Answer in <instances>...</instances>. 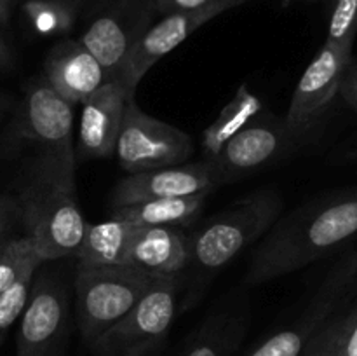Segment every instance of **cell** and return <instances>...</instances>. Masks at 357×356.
I'll return each mask as SVG.
<instances>
[{
    "label": "cell",
    "instance_id": "4fadbf2b",
    "mask_svg": "<svg viewBox=\"0 0 357 356\" xmlns=\"http://www.w3.org/2000/svg\"><path fill=\"white\" fill-rule=\"evenodd\" d=\"M218 14L222 13L216 9L199 10V13L159 14V20H153L136 40L119 80L122 87L131 96H135L138 84L160 58L183 44L197 28H201Z\"/></svg>",
    "mask_w": 357,
    "mask_h": 356
},
{
    "label": "cell",
    "instance_id": "7c38bea8",
    "mask_svg": "<svg viewBox=\"0 0 357 356\" xmlns=\"http://www.w3.org/2000/svg\"><path fill=\"white\" fill-rule=\"evenodd\" d=\"M73 107L75 105L63 98L44 73L33 77L14 117V138L35 143L40 152L75 154Z\"/></svg>",
    "mask_w": 357,
    "mask_h": 356
},
{
    "label": "cell",
    "instance_id": "ffe728a7",
    "mask_svg": "<svg viewBox=\"0 0 357 356\" xmlns=\"http://www.w3.org/2000/svg\"><path fill=\"white\" fill-rule=\"evenodd\" d=\"M264 110V100L255 94L248 84H241L232 100L222 108L218 117L202 133V150L206 161L215 159L223 145Z\"/></svg>",
    "mask_w": 357,
    "mask_h": 356
},
{
    "label": "cell",
    "instance_id": "f546056e",
    "mask_svg": "<svg viewBox=\"0 0 357 356\" xmlns=\"http://www.w3.org/2000/svg\"><path fill=\"white\" fill-rule=\"evenodd\" d=\"M16 218H20L16 199L9 198V195H0V239H3Z\"/></svg>",
    "mask_w": 357,
    "mask_h": 356
},
{
    "label": "cell",
    "instance_id": "1f68e13d",
    "mask_svg": "<svg viewBox=\"0 0 357 356\" xmlns=\"http://www.w3.org/2000/svg\"><path fill=\"white\" fill-rule=\"evenodd\" d=\"M14 3H16V0H0V24H6L9 21Z\"/></svg>",
    "mask_w": 357,
    "mask_h": 356
},
{
    "label": "cell",
    "instance_id": "4316f807",
    "mask_svg": "<svg viewBox=\"0 0 357 356\" xmlns=\"http://www.w3.org/2000/svg\"><path fill=\"white\" fill-rule=\"evenodd\" d=\"M157 14L167 13H199V10L216 9L220 13H225V0H153Z\"/></svg>",
    "mask_w": 357,
    "mask_h": 356
},
{
    "label": "cell",
    "instance_id": "5bb4252c",
    "mask_svg": "<svg viewBox=\"0 0 357 356\" xmlns=\"http://www.w3.org/2000/svg\"><path fill=\"white\" fill-rule=\"evenodd\" d=\"M131 94L121 82L105 84L80 103L75 159H105L115 154L119 133Z\"/></svg>",
    "mask_w": 357,
    "mask_h": 356
},
{
    "label": "cell",
    "instance_id": "3957f363",
    "mask_svg": "<svg viewBox=\"0 0 357 356\" xmlns=\"http://www.w3.org/2000/svg\"><path fill=\"white\" fill-rule=\"evenodd\" d=\"M281 209V194L274 188H261L234 202L194 234H188V271L194 279L183 300V311L195 306L208 283L220 271L265 236L279 218Z\"/></svg>",
    "mask_w": 357,
    "mask_h": 356
},
{
    "label": "cell",
    "instance_id": "7a4b0ae2",
    "mask_svg": "<svg viewBox=\"0 0 357 356\" xmlns=\"http://www.w3.org/2000/svg\"><path fill=\"white\" fill-rule=\"evenodd\" d=\"M75 154L40 152L16 198L24 234L45 262L75 257L87 220L75 194Z\"/></svg>",
    "mask_w": 357,
    "mask_h": 356
},
{
    "label": "cell",
    "instance_id": "9a60e30c",
    "mask_svg": "<svg viewBox=\"0 0 357 356\" xmlns=\"http://www.w3.org/2000/svg\"><path fill=\"white\" fill-rule=\"evenodd\" d=\"M218 187L209 161L183 163L157 170L129 173L114 188V206H126L132 202L155 198H180L201 192H211Z\"/></svg>",
    "mask_w": 357,
    "mask_h": 356
},
{
    "label": "cell",
    "instance_id": "d6a6232c",
    "mask_svg": "<svg viewBox=\"0 0 357 356\" xmlns=\"http://www.w3.org/2000/svg\"><path fill=\"white\" fill-rule=\"evenodd\" d=\"M9 103H10L9 96H6V94H3V93H0V114L7 110V107H9Z\"/></svg>",
    "mask_w": 357,
    "mask_h": 356
},
{
    "label": "cell",
    "instance_id": "ac0fdd59",
    "mask_svg": "<svg viewBox=\"0 0 357 356\" xmlns=\"http://www.w3.org/2000/svg\"><path fill=\"white\" fill-rule=\"evenodd\" d=\"M208 192L180 198H155L132 202L126 206H114V218L128 220L139 227H185L190 225L202 212Z\"/></svg>",
    "mask_w": 357,
    "mask_h": 356
},
{
    "label": "cell",
    "instance_id": "603a6c76",
    "mask_svg": "<svg viewBox=\"0 0 357 356\" xmlns=\"http://www.w3.org/2000/svg\"><path fill=\"white\" fill-rule=\"evenodd\" d=\"M42 264L44 260L38 257L26 234L0 239V293L9 288L24 271L30 267H40Z\"/></svg>",
    "mask_w": 357,
    "mask_h": 356
},
{
    "label": "cell",
    "instance_id": "4dcf8cb0",
    "mask_svg": "<svg viewBox=\"0 0 357 356\" xmlns=\"http://www.w3.org/2000/svg\"><path fill=\"white\" fill-rule=\"evenodd\" d=\"M14 65V52L10 45L7 44L6 37L0 31V68H13Z\"/></svg>",
    "mask_w": 357,
    "mask_h": 356
},
{
    "label": "cell",
    "instance_id": "83f0119b",
    "mask_svg": "<svg viewBox=\"0 0 357 356\" xmlns=\"http://www.w3.org/2000/svg\"><path fill=\"white\" fill-rule=\"evenodd\" d=\"M338 356H357V302L356 306H351L349 323L344 337H342Z\"/></svg>",
    "mask_w": 357,
    "mask_h": 356
},
{
    "label": "cell",
    "instance_id": "8fae6325",
    "mask_svg": "<svg viewBox=\"0 0 357 356\" xmlns=\"http://www.w3.org/2000/svg\"><path fill=\"white\" fill-rule=\"evenodd\" d=\"M153 0H114L98 10L79 38L119 82L136 40L155 16Z\"/></svg>",
    "mask_w": 357,
    "mask_h": 356
},
{
    "label": "cell",
    "instance_id": "ba28073f",
    "mask_svg": "<svg viewBox=\"0 0 357 356\" xmlns=\"http://www.w3.org/2000/svg\"><path fill=\"white\" fill-rule=\"evenodd\" d=\"M357 251L351 250L331 267L302 314L265 339L248 356H300L316 332L351 300L357 281Z\"/></svg>",
    "mask_w": 357,
    "mask_h": 356
},
{
    "label": "cell",
    "instance_id": "7402d4cb",
    "mask_svg": "<svg viewBox=\"0 0 357 356\" xmlns=\"http://www.w3.org/2000/svg\"><path fill=\"white\" fill-rule=\"evenodd\" d=\"M79 7L68 0H24L23 14L40 37L66 35L73 28Z\"/></svg>",
    "mask_w": 357,
    "mask_h": 356
},
{
    "label": "cell",
    "instance_id": "30bf717a",
    "mask_svg": "<svg viewBox=\"0 0 357 356\" xmlns=\"http://www.w3.org/2000/svg\"><path fill=\"white\" fill-rule=\"evenodd\" d=\"M352 52L324 42L295 87L286 117L282 119L293 138L302 145L321 124L335 98L340 94L345 70Z\"/></svg>",
    "mask_w": 357,
    "mask_h": 356
},
{
    "label": "cell",
    "instance_id": "5b68a950",
    "mask_svg": "<svg viewBox=\"0 0 357 356\" xmlns=\"http://www.w3.org/2000/svg\"><path fill=\"white\" fill-rule=\"evenodd\" d=\"M180 276H157L143 299L91 348L93 356H152L167 339L178 314Z\"/></svg>",
    "mask_w": 357,
    "mask_h": 356
},
{
    "label": "cell",
    "instance_id": "e575fe53",
    "mask_svg": "<svg viewBox=\"0 0 357 356\" xmlns=\"http://www.w3.org/2000/svg\"><path fill=\"white\" fill-rule=\"evenodd\" d=\"M243 2H246V0H225V3H227V7H236V6H239V3H243Z\"/></svg>",
    "mask_w": 357,
    "mask_h": 356
},
{
    "label": "cell",
    "instance_id": "8992f818",
    "mask_svg": "<svg viewBox=\"0 0 357 356\" xmlns=\"http://www.w3.org/2000/svg\"><path fill=\"white\" fill-rule=\"evenodd\" d=\"M192 152L194 142L188 133L143 112L135 98L128 101L114 154L122 170L142 173L183 164Z\"/></svg>",
    "mask_w": 357,
    "mask_h": 356
},
{
    "label": "cell",
    "instance_id": "f1b7e54d",
    "mask_svg": "<svg viewBox=\"0 0 357 356\" xmlns=\"http://www.w3.org/2000/svg\"><path fill=\"white\" fill-rule=\"evenodd\" d=\"M340 94L349 107L357 114V63H351L349 68L345 70L344 79L340 84Z\"/></svg>",
    "mask_w": 357,
    "mask_h": 356
},
{
    "label": "cell",
    "instance_id": "277c9868",
    "mask_svg": "<svg viewBox=\"0 0 357 356\" xmlns=\"http://www.w3.org/2000/svg\"><path fill=\"white\" fill-rule=\"evenodd\" d=\"M157 276L131 264H77V323L87 346L117 323L143 299Z\"/></svg>",
    "mask_w": 357,
    "mask_h": 356
},
{
    "label": "cell",
    "instance_id": "d4e9b609",
    "mask_svg": "<svg viewBox=\"0 0 357 356\" xmlns=\"http://www.w3.org/2000/svg\"><path fill=\"white\" fill-rule=\"evenodd\" d=\"M357 35V0H333L330 23H328V44L352 52Z\"/></svg>",
    "mask_w": 357,
    "mask_h": 356
},
{
    "label": "cell",
    "instance_id": "d590c367",
    "mask_svg": "<svg viewBox=\"0 0 357 356\" xmlns=\"http://www.w3.org/2000/svg\"><path fill=\"white\" fill-rule=\"evenodd\" d=\"M68 2H72L73 6H77V7H79V9H80V6H82V3L86 2V0H68Z\"/></svg>",
    "mask_w": 357,
    "mask_h": 356
},
{
    "label": "cell",
    "instance_id": "2e32d148",
    "mask_svg": "<svg viewBox=\"0 0 357 356\" xmlns=\"http://www.w3.org/2000/svg\"><path fill=\"white\" fill-rule=\"evenodd\" d=\"M44 75L72 105H80L110 82L107 70L80 40L66 38L49 49Z\"/></svg>",
    "mask_w": 357,
    "mask_h": 356
},
{
    "label": "cell",
    "instance_id": "6da1fadb",
    "mask_svg": "<svg viewBox=\"0 0 357 356\" xmlns=\"http://www.w3.org/2000/svg\"><path fill=\"white\" fill-rule=\"evenodd\" d=\"M357 234V185L279 216L251 257L248 285H261L335 253Z\"/></svg>",
    "mask_w": 357,
    "mask_h": 356
},
{
    "label": "cell",
    "instance_id": "e0dca14e",
    "mask_svg": "<svg viewBox=\"0 0 357 356\" xmlns=\"http://www.w3.org/2000/svg\"><path fill=\"white\" fill-rule=\"evenodd\" d=\"M188 262V234L181 227H142L128 253V264L153 276H180Z\"/></svg>",
    "mask_w": 357,
    "mask_h": 356
},
{
    "label": "cell",
    "instance_id": "836d02e7",
    "mask_svg": "<svg viewBox=\"0 0 357 356\" xmlns=\"http://www.w3.org/2000/svg\"><path fill=\"white\" fill-rule=\"evenodd\" d=\"M345 159L347 161H354V163H357V147L354 150H351V152L347 154V156H345Z\"/></svg>",
    "mask_w": 357,
    "mask_h": 356
},
{
    "label": "cell",
    "instance_id": "9c48e42d",
    "mask_svg": "<svg viewBox=\"0 0 357 356\" xmlns=\"http://www.w3.org/2000/svg\"><path fill=\"white\" fill-rule=\"evenodd\" d=\"M300 143L281 117L261 112L209 161L216 184H232L288 157Z\"/></svg>",
    "mask_w": 357,
    "mask_h": 356
},
{
    "label": "cell",
    "instance_id": "52a82bcc",
    "mask_svg": "<svg viewBox=\"0 0 357 356\" xmlns=\"http://www.w3.org/2000/svg\"><path fill=\"white\" fill-rule=\"evenodd\" d=\"M68 337V290L54 272H38L20 318L16 356H66Z\"/></svg>",
    "mask_w": 357,
    "mask_h": 356
},
{
    "label": "cell",
    "instance_id": "cb8c5ba5",
    "mask_svg": "<svg viewBox=\"0 0 357 356\" xmlns=\"http://www.w3.org/2000/svg\"><path fill=\"white\" fill-rule=\"evenodd\" d=\"M37 271L38 267H30L9 288H6L0 293V346H2L7 332L20 320L24 307H26Z\"/></svg>",
    "mask_w": 357,
    "mask_h": 356
},
{
    "label": "cell",
    "instance_id": "d6986e66",
    "mask_svg": "<svg viewBox=\"0 0 357 356\" xmlns=\"http://www.w3.org/2000/svg\"><path fill=\"white\" fill-rule=\"evenodd\" d=\"M142 227L128 220L114 218L87 223L75 258L84 265L128 264L129 246Z\"/></svg>",
    "mask_w": 357,
    "mask_h": 356
},
{
    "label": "cell",
    "instance_id": "44dd1931",
    "mask_svg": "<svg viewBox=\"0 0 357 356\" xmlns=\"http://www.w3.org/2000/svg\"><path fill=\"white\" fill-rule=\"evenodd\" d=\"M246 334V316L218 311L201 325L183 356H230Z\"/></svg>",
    "mask_w": 357,
    "mask_h": 356
},
{
    "label": "cell",
    "instance_id": "8d00e7d4",
    "mask_svg": "<svg viewBox=\"0 0 357 356\" xmlns=\"http://www.w3.org/2000/svg\"><path fill=\"white\" fill-rule=\"evenodd\" d=\"M356 278H357V269H356Z\"/></svg>",
    "mask_w": 357,
    "mask_h": 356
},
{
    "label": "cell",
    "instance_id": "484cf974",
    "mask_svg": "<svg viewBox=\"0 0 357 356\" xmlns=\"http://www.w3.org/2000/svg\"><path fill=\"white\" fill-rule=\"evenodd\" d=\"M351 307H340L319 330L316 332L300 356H338L342 337L349 323Z\"/></svg>",
    "mask_w": 357,
    "mask_h": 356
}]
</instances>
